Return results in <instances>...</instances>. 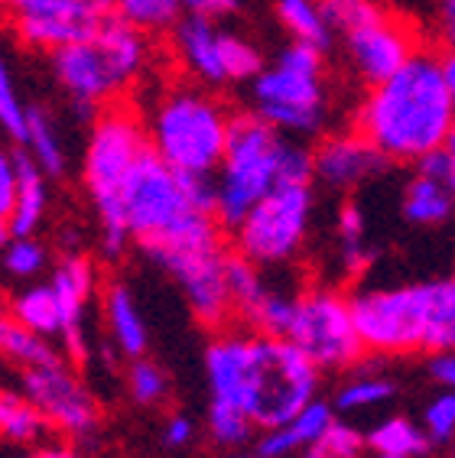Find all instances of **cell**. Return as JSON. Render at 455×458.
Returning a JSON list of instances; mask_svg holds the SVG:
<instances>
[{
	"mask_svg": "<svg viewBox=\"0 0 455 458\" xmlns=\"http://www.w3.org/2000/svg\"><path fill=\"white\" fill-rule=\"evenodd\" d=\"M322 368L283 335H219L205 352L211 400L245 410L257 429L287 423L315 400Z\"/></svg>",
	"mask_w": 455,
	"mask_h": 458,
	"instance_id": "cell-1",
	"label": "cell"
},
{
	"mask_svg": "<svg viewBox=\"0 0 455 458\" xmlns=\"http://www.w3.org/2000/svg\"><path fill=\"white\" fill-rule=\"evenodd\" d=\"M355 127L391 163H420L442 150L455 131V101L442 59L416 49L391 79L368 85L355 111Z\"/></svg>",
	"mask_w": 455,
	"mask_h": 458,
	"instance_id": "cell-2",
	"label": "cell"
},
{
	"mask_svg": "<svg viewBox=\"0 0 455 458\" xmlns=\"http://www.w3.org/2000/svg\"><path fill=\"white\" fill-rule=\"evenodd\" d=\"M313 153L296 137L280 133L254 111L241 114L231 123L221 166L211 176L215 215L221 228L235 231L270 189L280 182H313Z\"/></svg>",
	"mask_w": 455,
	"mask_h": 458,
	"instance_id": "cell-3",
	"label": "cell"
},
{
	"mask_svg": "<svg viewBox=\"0 0 455 458\" xmlns=\"http://www.w3.org/2000/svg\"><path fill=\"white\" fill-rule=\"evenodd\" d=\"M365 352H455V276L407 286H381L351 296Z\"/></svg>",
	"mask_w": 455,
	"mask_h": 458,
	"instance_id": "cell-4",
	"label": "cell"
},
{
	"mask_svg": "<svg viewBox=\"0 0 455 458\" xmlns=\"http://www.w3.org/2000/svg\"><path fill=\"white\" fill-rule=\"evenodd\" d=\"M124 218L131 241L147 250L219 231L211 179L185 176L147 150L124 185Z\"/></svg>",
	"mask_w": 455,
	"mask_h": 458,
	"instance_id": "cell-5",
	"label": "cell"
},
{
	"mask_svg": "<svg viewBox=\"0 0 455 458\" xmlns=\"http://www.w3.org/2000/svg\"><path fill=\"white\" fill-rule=\"evenodd\" d=\"M49 72L59 91L79 111H95L131 89L147 72L150 43L143 30L121 17H107L95 33L49 53Z\"/></svg>",
	"mask_w": 455,
	"mask_h": 458,
	"instance_id": "cell-6",
	"label": "cell"
},
{
	"mask_svg": "<svg viewBox=\"0 0 455 458\" xmlns=\"http://www.w3.org/2000/svg\"><path fill=\"white\" fill-rule=\"evenodd\" d=\"M147 150V127L124 107L101 111L88 131L85 153H82V185L98 215L101 250L107 257H121L131 241L127 218H124V185Z\"/></svg>",
	"mask_w": 455,
	"mask_h": 458,
	"instance_id": "cell-7",
	"label": "cell"
},
{
	"mask_svg": "<svg viewBox=\"0 0 455 458\" xmlns=\"http://www.w3.org/2000/svg\"><path fill=\"white\" fill-rule=\"evenodd\" d=\"M235 117L205 89H167L147 114V143L163 163L195 179H211L221 166Z\"/></svg>",
	"mask_w": 455,
	"mask_h": 458,
	"instance_id": "cell-8",
	"label": "cell"
},
{
	"mask_svg": "<svg viewBox=\"0 0 455 458\" xmlns=\"http://www.w3.org/2000/svg\"><path fill=\"white\" fill-rule=\"evenodd\" d=\"M247 95L254 114L287 137L303 140L322 133L332 111L322 49L289 43L247 81Z\"/></svg>",
	"mask_w": 455,
	"mask_h": 458,
	"instance_id": "cell-9",
	"label": "cell"
},
{
	"mask_svg": "<svg viewBox=\"0 0 455 458\" xmlns=\"http://www.w3.org/2000/svg\"><path fill=\"white\" fill-rule=\"evenodd\" d=\"M335 39L365 85L391 79L416 53L413 33L377 0H322Z\"/></svg>",
	"mask_w": 455,
	"mask_h": 458,
	"instance_id": "cell-10",
	"label": "cell"
},
{
	"mask_svg": "<svg viewBox=\"0 0 455 458\" xmlns=\"http://www.w3.org/2000/svg\"><path fill=\"white\" fill-rule=\"evenodd\" d=\"M313 225V182H280L237 225L235 250L257 267L289 264L303 250Z\"/></svg>",
	"mask_w": 455,
	"mask_h": 458,
	"instance_id": "cell-11",
	"label": "cell"
},
{
	"mask_svg": "<svg viewBox=\"0 0 455 458\" xmlns=\"http://www.w3.org/2000/svg\"><path fill=\"white\" fill-rule=\"evenodd\" d=\"M147 257L179 283L185 302L193 306V316L202 326L225 328L231 322L235 302L228 286V250L221 247L219 231L157 247L147 250Z\"/></svg>",
	"mask_w": 455,
	"mask_h": 458,
	"instance_id": "cell-12",
	"label": "cell"
},
{
	"mask_svg": "<svg viewBox=\"0 0 455 458\" xmlns=\"http://www.w3.org/2000/svg\"><path fill=\"white\" fill-rule=\"evenodd\" d=\"M173 55L185 75L205 89L251 81L263 69V55L251 39L199 17H185L173 27Z\"/></svg>",
	"mask_w": 455,
	"mask_h": 458,
	"instance_id": "cell-13",
	"label": "cell"
},
{
	"mask_svg": "<svg viewBox=\"0 0 455 458\" xmlns=\"http://www.w3.org/2000/svg\"><path fill=\"white\" fill-rule=\"evenodd\" d=\"M283 338H289L322 370L351 368L365 352V342L355 326V312H351V300L332 290L299 293L296 312H293L289 332Z\"/></svg>",
	"mask_w": 455,
	"mask_h": 458,
	"instance_id": "cell-14",
	"label": "cell"
},
{
	"mask_svg": "<svg viewBox=\"0 0 455 458\" xmlns=\"http://www.w3.org/2000/svg\"><path fill=\"white\" fill-rule=\"evenodd\" d=\"M10 30L36 53H56L95 33L111 17V0H4Z\"/></svg>",
	"mask_w": 455,
	"mask_h": 458,
	"instance_id": "cell-15",
	"label": "cell"
},
{
	"mask_svg": "<svg viewBox=\"0 0 455 458\" xmlns=\"http://www.w3.org/2000/svg\"><path fill=\"white\" fill-rule=\"evenodd\" d=\"M23 394L33 400L56 432H65L69 439H88L98 426L95 397L88 394L65 361L43 364V368L20 370Z\"/></svg>",
	"mask_w": 455,
	"mask_h": 458,
	"instance_id": "cell-16",
	"label": "cell"
},
{
	"mask_svg": "<svg viewBox=\"0 0 455 458\" xmlns=\"http://www.w3.org/2000/svg\"><path fill=\"white\" fill-rule=\"evenodd\" d=\"M391 159L355 127L348 133H329L313 150L315 179L332 192H351L374 179Z\"/></svg>",
	"mask_w": 455,
	"mask_h": 458,
	"instance_id": "cell-17",
	"label": "cell"
},
{
	"mask_svg": "<svg viewBox=\"0 0 455 458\" xmlns=\"http://www.w3.org/2000/svg\"><path fill=\"white\" fill-rule=\"evenodd\" d=\"M53 290L59 296L62 312V348L69 354V361L82 364L88 358L85 342V306L95 293V267L82 254L62 257V264L53 270Z\"/></svg>",
	"mask_w": 455,
	"mask_h": 458,
	"instance_id": "cell-18",
	"label": "cell"
},
{
	"mask_svg": "<svg viewBox=\"0 0 455 458\" xmlns=\"http://www.w3.org/2000/svg\"><path fill=\"white\" fill-rule=\"evenodd\" d=\"M400 212L416 228H439L455 215V195L446 182V169H442L439 153L416 163V173L403 185Z\"/></svg>",
	"mask_w": 455,
	"mask_h": 458,
	"instance_id": "cell-19",
	"label": "cell"
},
{
	"mask_svg": "<svg viewBox=\"0 0 455 458\" xmlns=\"http://www.w3.org/2000/svg\"><path fill=\"white\" fill-rule=\"evenodd\" d=\"M13 157H17V199L4 218V231H7V238H27V234L39 231L46 218V205H49L46 179L49 176L27 150L13 153Z\"/></svg>",
	"mask_w": 455,
	"mask_h": 458,
	"instance_id": "cell-20",
	"label": "cell"
},
{
	"mask_svg": "<svg viewBox=\"0 0 455 458\" xmlns=\"http://www.w3.org/2000/svg\"><path fill=\"white\" fill-rule=\"evenodd\" d=\"M332 423H335L332 406L313 400L293 420L273 426V429H263V439L257 442V452L263 458H287V455H296V452H306Z\"/></svg>",
	"mask_w": 455,
	"mask_h": 458,
	"instance_id": "cell-21",
	"label": "cell"
},
{
	"mask_svg": "<svg viewBox=\"0 0 455 458\" xmlns=\"http://www.w3.org/2000/svg\"><path fill=\"white\" fill-rule=\"evenodd\" d=\"M273 13L293 43L313 46L322 53L332 46L335 30L322 0H273Z\"/></svg>",
	"mask_w": 455,
	"mask_h": 458,
	"instance_id": "cell-22",
	"label": "cell"
},
{
	"mask_svg": "<svg viewBox=\"0 0 455 458\" xmlns=\"http://www.w3.org/2000/svg\"><path fill=\"white\" fill-rule=\"evenodd\" d=\"M105 318L107 332H111L114 344L121 348L127 358H143L147 352V326L137 302H133L131 290L121 283H111L105 293Z\"/></svg>",
	"mask_w": 455,
	"mask_h": 458,
	"instance_id": "cell-23",
	"label": "cell"
},
{
	"mask_svg": "<svg viewBox=\"0 0 455 458\" xmlns=\"http://www.w3.org/2000/svg\"><path fill=\"white\" fill-rule=\"evenodd\" d=\"M20 150H27L30 157L39 163V169H43L46 176H62L65 166H69L59 123H56L53 114L39 105H30L27 137H23V143H20Z\"/></svg>",
	"mask_w": 455,
	"mask_h": 458,
	"instance_id": "cell-24",
	"label": "cell"
},
{
	"mask_svg": "<svg viewBox=\"0 0 455 458\" xmlns=\"http://www.w3.org/2000/svg\"><path fill=\"white\" fill-rule=\"evenodd\" d=\"M53 429L43 410L23 394V390H4L0 394V432L13 445H39L46 432Z\"/></svg>",
	"mask_w": 455,
	"mask_h": 458,
	"instance_id": "cell-25",
	"label": "cell"
},
{
	"mask_svg": "<svg viewBox=\"0 0 455 458\" xmlns=\"http://www.w3.org/2000/svg\"><path fill=\"white\" fill-rule=\"evenodd\" d=\"M0 352L17 370H30V368H43V364H56L62 361L59 352H56L49 338L27 328L23 322H17L13 316H4L0 322Z\"/></svg>",
	"mask_w": 455,
	"mask_h": 458,
	"instance_id": "cell-26",
	"label": "cell"
},
{
	"mask_svg": "<svg viewBox=\"0 0 455 458\" xmlns=\"http://www.w3.org/2000/svg\"><path fill=\"white\" fill-rule=\"evenodd\" d=\"M10 316L46 338L62 335L59 296H56L53 283H33L27 290H20L17 296L10 300Z\"/></svg>",
	"mask_w": 455,
	"mask_h": 458,
	"instance_id": "cell-27",
	"label": "cell"
},
{
	"mask_svg": "<svg viewBox=\"0 0 455 458\" xmlns=\"http://www.w3.org/2000/svg\"><path fill=\"white\" fill-rule=\"evenodd\" d=\"M296 300L299 293L280 290V286H270V283H263V290L257 293V300L241 312L247 326L261 332V335H287L289 332V322H293V312H296Z\"/></svg>",
	"mask_w": 455,
	"mask_h": 458,
	"instance_id": "cell-28",
	"label": "cell"
},
{
	"mask_svg": "<svg viewBox=\"0 0 455 458\" xmlns=\"http://www.w3.org/2000/svg\"><path fill=\"white\" fill-rule=\"evenodd\" d=\"M429 432L410 423L407 416H391L384 423H377L368 432V445L377 455H400V458H420L429 452Z\"/></svg>",
	"mask_w": 455,
	"mask_h": 458,
	"instance_id": "cell-29",
	"label": "cell"
},
{
	"mask_svg": "<svg viewBox=\"0 0 455 458\" xmlns=\"http://www.w3.org/2000/svg\"><path fill=\"white\" fill-rule=\"evenodd\" d=\"M335 238H339V254L341 264L348 274H361L371 264V250L365 244V212L355 202H345L339 208V221H335Z\"/></svg>",
	"mask_w": 455,
	"mask_h": 458,
	"instance_id": "cell-30",
	"label": "cell"
},
{
	"mask_svg": "<svg viewBox=\"0 0 455 458\" xmlns=\"http://www.w3.org/2000/svg\"><path fill=\"white\" fill-rule=\"evenodd\" d=\"M114 17L127 20L143 33H159L179 23L183 4L179 0H111Z\"/></svg>",
	"mask_w": 455,
	"mask_h": 458,
	"instance_id": "cell-31",
	"label": "cell"
},
{
	"mask_svg": "<svg viewBox=\"0 0 455 458\" xmlns=\"http://www.w3.org/2000/svg\"><path fill=\"white\" fill-rule=\"evenodd\" d=\"M257 423L245 410H237L231 403H221V400H211L209 406V436L219 442L221 449H245L251 436H254Z\"/></svg>",
	"mask_w": 455,
	"mask_h": 458,
	"instance_id": "cell-32",
	"label": "cell"
},
{
	"mask_svg": "<svg viewBox=\"0 0 455 458\" xmlns=\"http://www.w3.org/2000/svg\"><path fill=\"white\" fill-rule=\"evenodd\" d=\"M365 445H368V436H361L348 423L335 420L306 452H299V458H358L365 452Z\"/></svg>",
	"mask_w": 455,
	"mask_h": 458,
	"instance_id": "cell-33",
	"label": "cell"
},
{
	"mask_svg": "<svg viewBox=\"0 0 455 458\" xmlns=\"http://www.w3.org/2000/svg\"><path fill=\"white\" fill-rule=\"evenodd\" d=\"M4 270L13 280H33L46 270V247L36 241V234L27 238H7L4 247Z\"/></svg>",
	"mask_w": 455,
	"mask_h": 458,
	"instance_id": "cell-34",
	"label": "cell"
},
{
	"mask_svg": "<svg viewBox=\"0 0 455 458\" xmlns=\"http://www.w3.org/2000/svg\"><path fill=\"white\" fill-rule=\"evenodd\" d=\"M27 121H30V105L20 98L10 65H0V123H4V131L10 133L13 143H23Z\"/></svg>",
	"mask_w": 455,
	"mask_h": 458,
	"instance_id": "cell-35",
	"label": "cell"
},
{
	"mask_svg": "<svg viewBox=\"0 0 455 458\" xmlns=\"http://www.w3.org/2000/svg\"><path fill=\"white\" fill-rule=\"evenodd\" d=\"M127 390H131V397L137 400V403L153 406L167 397V390H169L167 374L153 361H147V358H133L131 370H127Z\"/></svg>",
	"mask_w": 455,
	"mask_h": 458,
	"instance_id": "cell-36",
	"label": "cell"
},
{
	"mask_svg": "<svg viewBox=\"0 0 455 458\" xmlns=\"http://www.w3.org/2000/svg\"><path fill=\"white\" fill-rule=\"evenodd\" d=\"M391 397H394V384H391V380L358 377V380H351L348 387L339 390L335 406H339V410H368V406H381Z\"/></svg>",
	"mask_w": 455,
	"mask_h": 458,
	"instance_id": "cell-37",
	"label": "cell"
},
{
	"mask_svg": "<svg viewBox=\"0 0 455 458\" xmlns=\"http://www.w3.org/2000/svg\"><path fill=\"white\" fill-rule=\"evenodd\" d=\"M423 429L433 442H449L455 436V387H446L423 413Z\"/></svg>",
	"mask_w": 455,
	"mask_h": 458,
	"instance_id": "cell-38",
	"label": "cell"
},
{
	"mask_svg": "<svg viewBox=\"0 0 455 458\" xmlns=\"http://www.w3.org/2000/svg\"><path fill=\"white\" fill-rule=\"evenodd\" d=\"M179 4L185 17L215 20V23H225L228 17L237 13V0H179Z\"/></svg>",
	"mask_w": 455,
	"mask_h": 458,
	"instance_id": "cell-39",
	"label": "cell"
},
{
	"mask_svg": "<svg viewBox=\"0 0 455 458\" xmlns=\"http://www.w3.org/2000/svg\"><path fill=\"white\" fill-rule=\"evenodd\" d=\"M17 199V157L4 153L0 157V218H7Z\"/></svg>",
	"mask_w": 455,
	"mask_h": 458,
	"instance_id": "cell-40",
	"label": "cell"
},
{
	"mask_svg": "<svg viewBox=\"0 0 455 458\" xmlns=\"http://www.w3.org/2000/svg\"><path fill=\"white\" fill-rule=\"evenodd\" d=\"M436 30L449 53H455V0H439L436 4Z\"/></svg>",
	"mask_w": 455,
	"mask_h": 458,
	"instance_id": "cell-41",
	"label": "cell"
},
{
	"mask_svg": "<svg viewBox=\"0 0 455 458\" xmlns=\"http://www.w3.org/2000/svg\"><path fill=\"white\" fill-rule=\"evenodd\" d=\"M163 442H167L169 449H183V445H189V442H193V423H189L185 416L167 420V426H163Z\"/></svg>",
	"mask_w": 455,
	"mask_h": 458,
	"instance_id": "cell-42",
	"label": "cell"
},
{
	"mask_svg": "<svg viewBox=\"0 0 455 458\" xmlns=\"http://www.w3.org/2000/svg\"><path fill=\"white\" fill-rule=\"evenodd\" d=\"M429 374L439 380V384H446V387H455V352L446 354H433V361H429Z\"/></svg>",
	"mask_w": 455,
	"mask_h": 458,
	"instance_id": "cell-43",
	"label": "cell"
},
{
	"mask_svg": "<svg viewBox=\"0 0 455 458\" xmlns=\"http://www.w3.org/2000/svg\"><path fill=\"white\" fill-rule=\"evenodd\" d=\"M439 157H442V169H446V182L455 195V131L449 133V140H446V147L439 150Z\"/></svg>",
	"mask_w": 455,
	"mask_h": 458,
	"instance_id": "cell-44",
	"label": "cell"
},
{
	"mask_svg": "<svg viewBox=\"0 0 455 458\" xmlns=\"http://www.w3.org/2000/svg\"><path fill=\"white\" fill-rule=\"evenodd\" d=\"M23 458H79L69 445H36L33 452H27Z\"/></svg>",
	"mask_w": 455,
	"mask_h": 458,
	"instance_id": "cell-45",
	"label": "cell"
},
{
	"mask_svg": "<svg viewBox=\"0 0 455 458\" xmlns=\"http://www.w3.org/2000/svg\"><path fill=\"white\" fill-rule=\"evenodd\" d=\"M442 75H446L449 95H452V101H455V53L442 55Z\"/></svg>",
	"mask_w": 455,
	"mask_h": 458,
	"instance_id": "cell-46",
	"label": "cell"
},
{
	"mask_svg": "<svg viewBox=\"0 0 455 458\" xmlns=\"http://www.w3.org/2000/svg\"><path fill=\"white\" fill-rule=\"evenodd\" d=\"M225 458H263L261 452H231V455H225Z\"/></svg>",
	"mask_w": 455,
	"mask_h": 458,
	"instance_id": "cell-47",
	"label": "cell"
},
{
	"mask_svg": "<svg viewBox=\"0 0 455 458\" xmlns=\"http://www.w3.org/2000/svg\"><path fill=\"white\" fill-rule=\"evenodd\" d=\"M452 458H455V445H452Z\"/></svg>",
	"mask_w": 455,
	"mask_h": 458,
	"instance_id": "cell-48",
	"label": "cell"
}]
</instances>
